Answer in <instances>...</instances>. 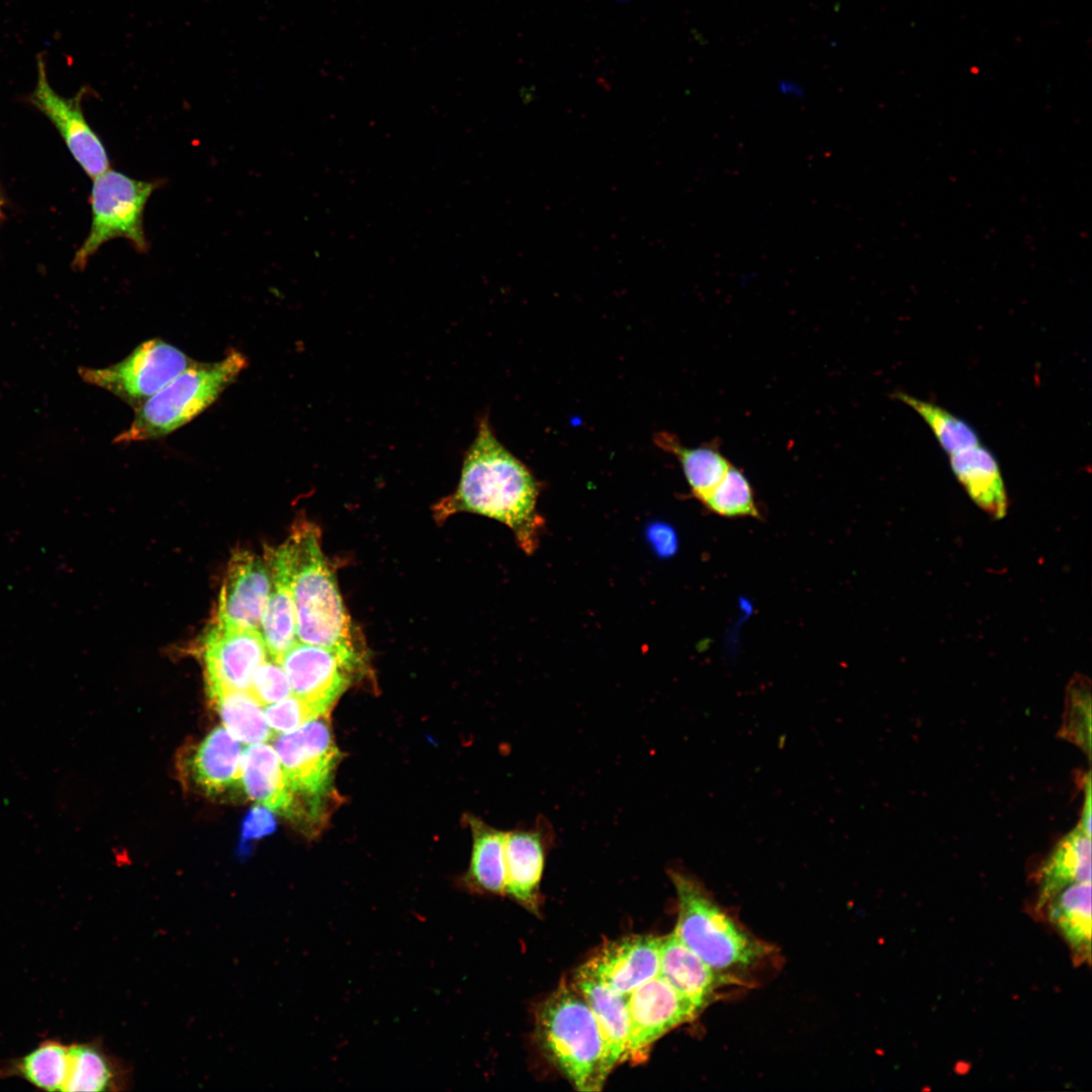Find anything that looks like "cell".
I'll return each instance as SVG.
<instances>
[{
  "label": "cell",
  "mask_w": 1092,
  "mask_h": 1092,
  "mask_svg": "<svg viewBox=\"0 0 1092 1092\" xmlns=\"http://www.w3.org/2000/svg\"><path fill=\"white\" fill-rule=\"evenodd\" d=\"M36 84L28 101L54 124L76 162L94 179L107 171L110 163L104 145L82 111L83 91L72 98L57 93L49 82L42 55L36 58Z\"/></svg>",
  "instance_id": "30bf717a"
},
{
  "label": "cell",
  "mask_w": 1092,
  "mask_h": 1092,
  "mask_svg": "<svg viewBox=\"0 0 1092 1092\" xmlns=\"http://www.w3.org/2000/svg\"><path fill=\"white\" fill-rule=\"evenodd\" d=\"M69 1045L46 1039L28 1054L0 1062V1078L23 1079L44 1091H62L68 1073Z\"/></svg>",
  "instance_id": "4316f807"
},
{
  "label": "cell",
  "mask_w": 1092,
  "mask_h": 1092,
  "mask_svg": "<svg viewBox=\"0 0 1092 1092\" xmlns=\"http://www.w3.org/2000/svg\"><path fill=\"white\" fill-rule=\"evenodd\" d=\"M1084 805L1079 826L1091 835V778L1088 772L1084 778Z\"/></svg>",
  "instance_id": "e575fe53"
},
{
  "label": "cell",
  "mask_w": 1092,
  "mask_h": 1092,
  "mask_svg": "<svg viewBox=\"0 0 1092 1092\" xmlns=\"http://www.w3.org/2000/svg\"><path fill=\"white\" fill-rule=\"evenodd\" d=\"M1038 882L1035 909L1039 912L1066 887L1091 883V835L1079 825L1066 834L1044 860Z\"/></svg>",
  "instance_id": "44dd1931"
},
{
  "label": "cell",
  "mask_w": 1092,
  "mask_h": 1092,
  "mask_svg": "<svg viewBox=\"0 0 1092 1092\" xmlns=\"http://www.w3.org/2000/svg\"><path fill=\"white\" fill-rule=\"evenodd\" d=\"M248 366L247 358L231 349L220 360L188 366L142 406L115 443L165 437L210 406Z\"/></svg>",
  "instance_id": "5b68a950"
},
{
  "label": "cell",
  "mask_w": 1092,
  "mask_h": 1092,
  "mask_svg": "<svg viewBox=\"0 0 1092 1092\" xmlns=\"http://www.w3.org/2000/svg\"><path fill=\"white\" fill-rule=\"evenodd\" d=\"M668 876L677 896L676 937L730 985L744 986L774 948L728 914L695 875L676 867Z\"/></svg>",
  "instance_id": "3957f363"
},
{
  "label": "cell",
  "mask_w": 1092,
  "mask_h": 1092,
  "mask_svg": "<svg viewBox=\"0 0 1092 1092\" xmlns=\"http://www.w3.org/2000/svg\"><path fill=\"white\" fill-rule=\"evenodd\" d=\"M249 692L265 706L289 697L292 689L281 664L273 659H265L254 671Z\"/></svg>",
  "instance_id": "1f68e13d"
},
{
  "label": "cell",
  "mask_w": 1092,
  "mask_h": 1092,
  "mask_svg": "<svg viewBox=\"0 0 1092 1092\" xmlns=\"http://www.w3.org/2000/svg\"><path fill=\"white\" fill-rule=\"evenodd\" d=\"M629 1051L627 1060L639 1064L662 1035L694 1020L700 1011L659 974L627 995Z\"/></svg>",
  "instance_id": "9c48e42d"
},
{
  "label": "cell",
  "mask_w": 1092,
  "mask_h": 1092,
  "mask_svg": "<svg viewBox=\"0 0 1092 1092\" xmlns=\"http://www.w3.org/2000/svg\"><path fill=\"white\" fill-rule=\"evenodd\" d=\"M210 700L226 730L240 742L258 744L271 737L262 705L249 691H224Z\"/></svg>",
  "instance_id": "83f0119b"
},
{
  "label": "cell",
  "mask_w": 1092,
  "mask_h": 1092,
  "mask_svg": "<svg viewBox=\"0 0 1092 1092\" xmlns=\"http://www.w3.org/2000/svg\"><path fill=\"white\" fill-rule=\"evenodd\" d=\"M128 1084V1070L97 1041L69 1045L67 1078L62 1092L120 1091Z\"/></svg>",
  "instance_id": "603a6c76"
},
{
  "label": "cell",
  "mask_w": 1092,
  "mask_h": 1092,
  "mask_svg": "<svg viewBox=\"0 0 1092 1092\" xmlns=\"http://www.w3.org/2000/svg\"><path fill=\"white\" fill-rule=\"evenodd\" d=\"M274 749L294 795L305 797L315 807L329 792L340 759L325 716L282 733L274 741Z\"/></svg>",
  "instance_id": "ba28073f"
},
{
  "label": "cell",
  "mask_w": 1092,
  "mask_h": 1092,
  "mask_svg": "<svg viewBox=\"0 0 1092 1092\" xmlns=\"http://www.w3.org/2000/svg\"><path fill=\"white\" fill-rule=\"evenodd\" d=\"M290 680L292 695L326 715L350 686L356 672L336 652L296 641L278 661Z\"/></svg>",
  "instance_id": "7c38bea8"
},
{
  "label": "cell",
  "mask_w": 1092,
  "mask_h": 1092,
  "mask_svg": "<svg viewBox=\"0 0 1092 1092\" xmlns=\"http://www.w3.org/2000/svg\"><path fill=\"white\" fill-rule=\"evenodd\" d=\"M285 542L290 555L297 639L328 648L360 670L366 656L363 639L345 608L335 571L322 549L321 531L309 522H299Z\"/></svg>",
  "instance_id": "7a4b0ae2"
},
{
  "label": "cell",
  "mask_w": 1092,
  "mask_h": 1092,
  "mask_svg": "<svg viewBox=\"0 0 1092 1092\" xmlns=\"http://www.w3.org/2000/svg\"><path fill=\"white\" fill-rule=\"evenodd\" d=\"M242 747L223 727L214 728L194 749L190 758L192 779L209 796L223 794L241 785Z\"/></svg>",
  "instance_id": "ffe728a7"
},
{
  "label": "cell",
  "mask_w": 1092,
  "mask_h": 1092,
  "mask_svg": "<svg viewBox=\"0 0 1092 1092\" xmlns=\"http://www.w3.org/2000/svg\"><path fill=\"white\" fill-rule=\"evenodd\" d=\"M157 186L155 181L135 180L111 169L95 177L90 196L91 228L74 257V267H85L103 244L115 238H124L136 251L147 252L144 212Z\"/></svg>",
  "instance_id": "8992f818"
},
{
  "label": "cell",
  "mask_w": 1092,
  "mask_h": 1092,
  "mask_svg": "<svg viewBox=\"0 0 1092 1092\" xmlns=\"http://www.w3.org/2000/svg\"><path fill=\"white\" fill-rule=\"evenodd\" d=\"M779 92L785 97L801 99L805 96L804 87L793 80H782L778 84Z\"/></svg>",
  "instance_id": "d590c367"
},
{
  "label": "cell",
  "mask_w": 1092,
  "mask_h": 1092,
  "mask_svg": "<svg viewBox=\"0 0 1092 1092\" xmlns=\"http://www.w3.org/2000/svg\"><path fill=\"white\" fill-rule=\"evenodd\" d=\"M659 975L700 1012L716 999L720 988L731 986L685 945L674 932L662 937Z\"/></svg>",
  "instance_id": "ac0fdd59"
},
{
  "label": "cell",
  "mask_w": 1092,
  "mask_h": 1092,
  "mask_svg": "<svg viewBox=\"0 0 1092 1092\" xmlns=\"http://www.w3.org/2000/svg\"><path fill=\"white\" fill-rule=\"evenodd\" d=\"M192 363L177 347L151 339L118 363L100 369L82 368L80 373L85 381L110 391L136 410Z\"/></svg>",
  "instance_id": "52a82bcc"
},
{
  "label": "cell",
  "mask_w": 1092,
  "mask_h": 1092,
  "mask_svg": "<svg viewBox=\"0 0 1092 1092\" xmlns=\"http://www.w3.org/2000/svg\"><path fill=\"white\" fill-rule=\"evenodd\" d=\"M1046 908L1050 921L1066 939L1078 963L1091 957V883L1072 884L1055 897Z\"/></svg>",
  "instance_id": "cb8c5ba5"
},
{
  "label": "cell",
  "mask_w": 1092,
  "mask_h": 1092,
  "mask_svg": "<svg viewBox=\"0 0 1092 1092\" xmlns=\"http://www.w3.org/2000/svg\"><path fill=\"white\" fill-rule=\"evenodd\" d=\"M555 840L550 822L539 816L529 827L507 831L505 893L537 913L545 858Z\"/></svg>",
  "instance_id": "5bb4252c"
},
{
  "label": "cell",
  "mask_w": 1092,
  "mask_h": 1092,
  "mask_svg": "<svg viewBox=\"0 0 1092 1092\" xmlns=\"http://www.w3.org/2000/svg\"><path fill=\"white\" fill-rule=\"evenodd\" d=\"M270 575V592L264 608L261 629L271 659L282 654L297 640L296 614L291 585V563L287 543L265 551Z\"/></svg>",
  "instance_id": "2e32d148"
},
{
  "label": "cell",
  "mask_w": 1092,
  "mask_h": 1092,
  "mask_svg": "<svg viewBox=\"0 0 1092 1092\" xmlns=\"http://www.w3.org/2000/svg\"><path fill=\"white\" fill-rule=\"evenodd\" d=\"M1061 736L1080 746L1090 757L1091 689L1090 680L1084 675L1076 674L1067 687Z\"/></svg>",
  "instance_id": "4dcf8cb0"
},
{
  "label": "cell",
  "mask_w": 1092,
  "mask_h": 1092,
  "mask_svg": "<svg viewBox=\"0 0 1092 1092\" xmlns=\"http://www.w3.org/2000/svg\"><path fill=\"white\" fill-rule=\"evenodd\" d=\"M241 784L247 796L260 805L282 814L292 813L294 793L270 745L253 744L243 751Z\"/></svg>",
  "instance_id": "7402d4cb"
},
{
  "label": "cell",
  "mask_w": 1092,
  "mask_h": 1092,
  "mask_svg": "<svg viewBox=\"0 0 1092 1092\" xmlns=\"http://www.w3.org/2000/svg\"><path fill=\"white\" fill-rule=\"evenodd\" d=\"M472 851L466 882L474 890L505 894V843L507 831L493 828L470 817Z\"/></svg>",
  "instance_id": "d4e9b609"
},
{
  "label": "cell",
  "mask_w": 1092,
  "mask_h": 1092,
  "mask_svg": "<svg viewBox=\"0 0 1092 1092\" xmlns=\"http://www.w3.org/2000/svg\"><path fill=\"white\" fill-rule=\"evenodd\" d=\"M654 441L663 451L676 457L693 494L700 502L715 488L731 466L719 447L712 443L690 448L667 432L657 433Z\"/></svg>",
  "instance_id": "484cf974"
},
{
  "label": "cell",
  "mask_w": 1092,
  "mask_h": 1092,
  "mask_svg": "<svg viewBox=\"0 0 1092 1092\" xmlns=\"http://www.w3.org/2000/svg\"><path fill=\"white\" fill-rule=\"evenodd\" d=\"M536 1035L545 1056L576 1090L602 1089L609 1076L602 1033L592 1009L571 984H561L540 1005Z\"/></svg>",
  "instance_id": "277c9868"
},
{
  "label": "cell",
  "mask_w": 1092,
  "mask_h": 1092,
  "mask_svg": "<svg viewBox=\"0 0 1092 1092\" xmlns=\"http://www.w3.org/2000/svg\"><path fill=\"white\" fill-rule=\"evenodd\" d=\"M895 397L923 419L949 455L980 444L975 430L943 407L902 391L896 392Z\"/></svg>",
  "instance_id": "f1b7e54d"
},
{
  "label": "cell",
  "mask_w": 1092,
  "mask_h": 1092,
  "mask_svg": "<svg viewBox=\"0 0 1092 1092\" xmlns=\"http://www.w3.org/2000/svg\"><path fill=\"white\" fill-rule=\"evenodd\" d=\"M275 828L276 820L270 809L254 806L243 819L239 849L244 853L246 848H250L251 842L267 836Z\"/></svg>",
  "instance_id": "836d02e7"
},
{
  "label": "cell",
  "mask_w": 1092,
  "mask_h": 1092,
  "mask_svg": "<svg viewBox=\"0 0 1092 1092\" xmlns=\"http://www.w3.org/2000/svg\"><path fill=\"white\" fill-rule=\"evenodd\" d=\"M661 941L654 935L624 937L607 943L581 967L627 996L659 974Z\"/></svg>",
  "instance_id": "9a60e30c"
},
{
  "label": "cell",
  "mask_w": 1092,
  "mask_h": 1092,
  "mask_svg": "<svg viewBox=\"0 0 1092 1092\" xmlns=\"http://www.w3.org/2000/svg\"><path fill=\"white\" fill-rule=\"evenodd\" d=\"M950 468L971 499L994 519L1008 511V497L999 464L981 444L949 455Z\"/></svg>",
  "instance_id": "d6986e66"
},
{
  "label": "cell",
  "mask_w": 1092,
  "mask_h": 1092,
  "mask_svg": "<svg viewBox=\"0 0 1092 1092\" xmlns=\"http://www.w3.org/2000/svg\"><path fill=\"white\" fill-rule=\"evenodd\" d=\"M270 592L265 559L247 550L233 553L221 585L215 623L259 630Z\"/></svg>",
  "instance_id": "4fadbf2b"
},
{
  "label": "cell",
  "mask_w": 1092,
  "mask_h": 1092,
  "mask_svg": "<svg viewBox=\"0 0 1092 1092\" xmlns=\"http://www.w3.org/2000/svg\"><path fill=\"white\" fill-rule=\"evenodd\" d=\"M571 985L584 998L597 1019L604 1042L606 1068L610 1074L628 1057L627 996L614 991L581 966L575 971Z\"/></svg>",
  "instance_id": "e0dca14e"
},
{
  "label": "cell",
  "mask_w": 1092,
  "mask_h": 1092,
  "mask_svg": "<svg viewBox=\"0 0 1092 1092\" xmlns=\"http://www.w3.org/2000/svg\"><path fill=\"white\" fill-rule=\"evenodd\" d=\"M701 503L721 517L759 518L751 484L744 473L733 465Z\"/></svg>",
  "instance_id": "f546056e"
},
{
  "label": "cell",
  "mask_w": 1092,
  "mask_h": 1092,
  "mask_svg": "<svg viewBox=\"0 0 1092 1092\" xmlns=\"http://www.w3.org/2000/svg\"><path fill=\"white\" fill-rule=\"evenodd\" d=\"M267 654L260 630L226 627L213 622L203 639L209 698L224 691H249L253 673Z\"/></svg>",
  "instance_id": "8fae6325"
},
{
  "label": "cell",
  "mask_w": 1092,
  "mask_h": 1092,
  "mask_svg": "<svg viewBox=\"0 0 1092 1092\" xmlns=\"http://www.w3.org/2000/svg\"><path fill=\"white\" fill-rule=\"evenodd\" d=\"M264 713L270 729L276 733L296 730L308 721L325 716L294 695L271 704Z\"/></svg>",
  "instance_id": "d6a6232c"
},
{
  "label": "cell",
  "mask_w": 1092,
  "mask_h": 1092,
  "mask_svg": "<svg viewBox=\"0 0 1092 1092\" xmlns=\"http://www.w3.org/2000/svg\"><path fill=\"white\" fill-rule=\"evenodd\" d=\"M1 217H2V199H1V196H0V219H1Z\"/></svg>",
  "instance_id": "8d00e7d4"
},
{
  "label": "cell",
  "mask_w": 1092,
  "mask_h": 1092,
  "mask_svg": "<svg viewBox=\"0 0 1092 1092\" xmlns=\"http://www.w3.org/2000/svg\"><path fill=\"white\" fill-rule=\"evenodd\" d=\"M539 486L528 467L495 437L487 415L478 420L474 440L465 452L456 489L434 508L437 520L471 513L509 527L523 550L538 544L541 518L537 515Z\"/></svg>",
  "instance_id": "6da1fadb"
}]
</instances>
